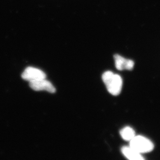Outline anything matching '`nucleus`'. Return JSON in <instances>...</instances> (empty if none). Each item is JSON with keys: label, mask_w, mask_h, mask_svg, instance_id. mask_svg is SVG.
<instances>
[{"label": "nucleus", "mask_w": 160, "mask_h": 160, "mask_svg": "<svg viewBox=\"0 0 160 160\" xmlns=\"http://www.w3.org/2000/svg\"><path fill=\"white\" fill-rule=\"evenodd\" d=\"M103 82L109 93L114 96L120 94L122 87V79L119 75L106 71L102 76Z\"/></svg>", "instance_id": "1"}, {"label": "nucleus", "mask_w": 160, "mask_h": 160, "mask_svg": "<svg viewBox=\"0 0 160 160\" xmlns=\"http://www.w3.org/2000/svg\"><path fill=\"white\" fill-rule=\"evenodd\" d=\"M129 146L141 154L150 152L154 148L152 142L142 136H135L130 141Z\"/></svg>", "instance_id": "2"}, {"label": "nucleus", "mask_w": 160, "mask_h": 160, "mask_svg": "<svg viewBox=\"0 0 160 160\" xmlns=\"http://www.w3.org/2000/svg\"><path fill=\"white\" fill-rule=\"evenodd\" d=\"M22 78L23 79L31 82L46 78V74L44 72L39 69L29 67L23 72Z\"/></svg>", "instance_id": "3"}, {"label": "nucleus", "mask_w": 160, "mask_h": 160, "mask_svg": "<svg viewBox=\"0 0 160 160\" xmlns=\"http://www.w3.org/2000/svg\"><path fill=\"white\" fill-rule=\"evenodd\" d=\"M29 86L35 91H46L50 93H54L56 92L54 86L46 78L29 82Z\"/></svg>", "instance_id": "4"}, {"label": "nucleus", "mask_w": 160, "mask_h": 160, "mask_svg": "<svg viewBox=\"0 0 160 160\" xmlns=\"http://www.w3.org/2000/svg\"><path fill=\"white\" fill-rule=\"evenodd\" d=\"M114 58L115 66L118 70H130L133 69L134 63L132 60L126 59L118 54L115 55Z\"/></svg>", "instance_id": "5"}, {"label": "nucleus", "mask_w": 160, "mask_h": 160, "mask_svg": "<svg viewBox=\"0 0 160 160\" xmlns=\"http://www.w3.org/2000/svg\"><path fill=\"white\" fill-rule=\"evenodd\" d=\"M122 153L128 159L130 160H144L141 153L132 149L130 146H124L122 149Z\"/></svg>", "instance_id": "6"}, {"label": "nucleus", "mask_w": 160, "mask_h": 160, "mask_svg": "<svg viewBox=\"0 0 160 160\" xmlns=\"http://www.w3.org/2000/svg\"><path fill=\"white\" fill-rule=\"evenodd\" d=\"M120 134L123 139L130 141L135 136V132L134 129L131 127L127 126L121 130Z\"/></svg>", "instance_id": "7"}]
</instances>
